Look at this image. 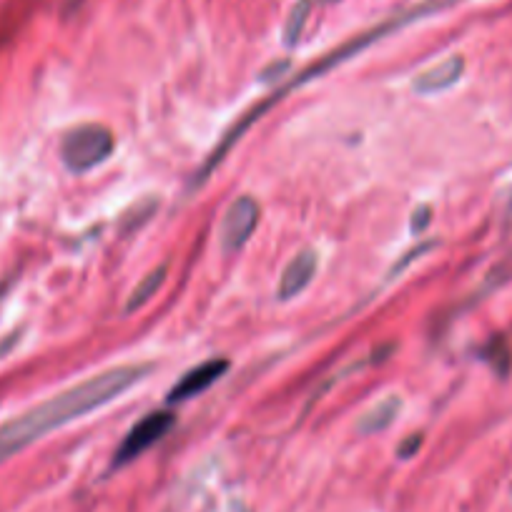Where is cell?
Masks as SVG:
<instances>
[{
	"instance_id": "cell-1",
	"label": "cell",
	"mask_w": 512,
	"mask_h": 512,
	"mask_svg": "<svg viewBox=\"0 0 512 512\" xmlns=\"http://www.w3.org/2000/svg\"><path fill=\"white\" fill-rule=\"evenodd\" d=\"M151 369H154V364L149 362L118 364V367L93 374V377L83 379L71 390L61 392V395L36 405L33 410L8 420L6 425H0V462H6L8 457L46 437L48 432L61 430V427L71 425L73 420H81V417L111 405L123 392L131 390L134 384L144 382Z\"/></svg>"
},
{
	"instance_id": "cell-2",
	"label": "cell",
	"mask_w": 512,
	"mask_h": 512,
	"mask_svg": "<svg viewBox=\"0 0 512 512\" xmlns=\"http://www.w3.org/2000/svg\"><path fill=\"white\" fill-rule=\"evenodd\" d=\"M460 3H462V0H422V3H417V6L407 8V11L395 13V16L387 18V21H382V23H377V26L367 28V31L357 33V36H354V38L344 41L342 46H337V48H334V51H329L327 56L319 58L317 63H312V66H307V68H304V71H299L297 76L292 78V81L284 83V86L277 88V91H274V93H269V96L264 98V101L256 103L254 108H249V111H246L244 116H241L239 121H236L234 126L229 128V131H226V136H224V139H221V144L216 146L214 151H211L209 159L204 161V166H201V169L196 171V176H194V186H196V189H199L201 184H206V179H209V176H211V171H214L216 166H219L221 161L226 159V154H229V151L234 149V146L239 144L241 139H244L246 131H249V128L254 126V123L259 121V118H262L264 113L269 111V108L277 106V103L282 101V98H287L289 93L294 91V88H302V86H307V83L317 81V78L327 76V73L332 71V68H337V66H342V63L352 61L354 56H359V53H362V51H367L369 46H374V43L382 41V38L392 36V33H397V31H402V28L412 26V23L422 21V18L437 16V13L447 11V8L460 6Z\"/></svg>"
},
{
	"instance_id": "cell-3",
	"label": "cell",
	"mask_w": 512,
	"mask_h": 512,
	"mask_svg": "<svg viewBox=\"0 0 512 512\" xmlns=\"http://www.w3.org/2000/svg\"><path fill=\"white\" fill-rule=\"evenodd\" d=\"M116 149V136L103 123H81L66 131L61 141V159L71 174H86L96 169Z\"/></svg>"
},
{
	"instance_id": "cell-4",
	"label": "cell",
	"mask_w": 512,
	"mask_h": 512,
	"mask_svg": "<svg viewBox=\"0 0 512 512\" xmlns=\"http://www.w3.org/2000/svg\"><path fill=\"white\" fill-rule=\"evenodd\" d=\"M176 425V415L171 412H151L144 420L136 422L128 435L123 437L121 447L116 450V457H113V467H123L126 462L136 460V457L144 455L149 447H154L156 442L164 440Z\"/></svg>"
},
{
	"instance_id": "cell-5",
	"label": "cell",
	"mask_w": 512,
	"mask_h": 512,
	"mask_svg": "<svg viewBox=\"0 0 512 512\" xmlns=\"http://www.w3.org/2000/svg\"><path fill=\"white\" fill-rule=\"evenodd\" d=\"M259 216H262V206L254 196H239L234 204L226 209L224 219L219 226V246L224 254H236L244 249L246 241L251 239L254 229L259 226Z\"/></svg>"
},
{
	"instance_id": "cell-6",
	"label": "cell",
	"mask_w": 512,
	"mask_h": 512,
	"mask_svg": "<svg viewBox=\"0 0 512 512\" xmlns=\"http://www.w3.org/2000/svg\"><path fill=\"white\" fill-rule=\"evenodd\" d=\"M226 369H229V359H221V357L206 359V362L196 364L194 369H189V372H186L184 377L174 384V387H171L166 400L186 402V400H191V397L201 395V392L209 390L211 384H216L221 377H224Z\"/></svg>"
},
{
	"instance_id": "cell-7",
	"label": "cell",
	"mask_w": 512,
	"mask_h": 512,
	"mask_svg": "<svg viewBox=\"0 0 512 512\" xmlns=\"http://www.w3.org/2000/svg\"><path fill=\"white\" fill-rule=\"evenodd\" d=\"M317 269H319L317 251L307 249V251H302V254L294 256L292 262L287 264V269H284L282 279H279V289H277L279 299L289 302V299L299 297V294H302L304 289L314 282V277H317Z\"/></svg>"
},
{
	"instance_id": "cell-8",
	"label": "cell",
	"mask_w": 512,
	"mask_h": 512,
	"mask_svg": "<svg viewBox=\"0 0 512 512\" xmlns=\"http://www.w3.org/2000/svg\"><path fill=\"white\" fill-rule=\"evenodd\" d=\"M462 73H465V58L450 56L442 63H437V66H432L430 71L420 73L415 81V91L422 93V96L447 91V88L455 86V83L460 81Z\"/></svg>"
},
{
	"instance_id": "cell-9",
	"label": "cell",
	"mask_w": 512,
	"mask_h": 512,
	"mask_svg": "<svg viewBox=\"0 0 512 512\" xmlns=\"http://www.w3.org/2000/svg\"><path fill=\"white\" fill-rule=\"evenodd\" d=\"M400 410H402V397H397V395L384 397V400L377 402L372 410L364 412L362 420H359V425H357V430L362 432V435H372V432L387 430V427L395 422V417L400 415Z\"/></svg>"
},
{
	"instance_id": "cell-10",
	"label": "cell",
	"mask_w": 512,
	"mask_h": 512,
	"mask_svg": "<svg viewBox=\"0 0 512 512\" xmlns=\"http://www.w3.org/2000/svg\"><path fill=\"white\" fill-rule=\"evenodd\" d=\"M164 284H166V267H159V269H154V272L146 274V277L136 284V289L131 292V297H128L126 314L136 312V309H144L146 304H149L151 299L161 292V287H164Z\"/></svg>"
},
{
	"instance_id": "cell-11",
	"label": "cell",
	"mask_w": 512,
	"mask_h": 512,
	"mask_svg": "<svg viewBox=\"0 0 512 512\" xmlns=\"http://www.w3.org/2000/svg\"><path fill=\"white\" fill-rule=\"evenodd\" d=\"M159 196H144L141 201H136L131 209L126 211V214L121 216V234H134V231H139L141 226H146L151 221V216L156 214V209H159Z\"/></svg>"
},
{
	"instance_id": "cell-12",
	"label": "cell",
	"mask_w": 512,
	"mask_h": 512,
	"mask_svg": "<svg viewBox=\"0 0 512 512\" xmlns=\"http://www.w3.org/2000/svg\"><path fill=\"white\" fill-rule=\"evenodd\" d=\"M309 11H312V0H299L297 6L292 8V13H289L287 26H284V43H287L289 48L297 46L299 38H302L304 23H307Z\"/></svg>"
},
{
	"instance_id": "cell-13",
	"label": "cell",
	"mask_w": 512,
	"mask_h": 512,
	"mask_svg": "<svg viewBox=\"0 0 512 512\" xmlns=\"http://www.w3.org/2000/svg\"><path fill=\"white\" fill-rule=\"evenodd\" d=\"M420 447H422V435H410L400 447H397V455H400L402 460H410Z\"/></svg>"
},
{
	"instance_id": "cell-14",
	"label": "cell",
	"mask_w": 512,
	"mask_h": 512,
	"mask_svg": "<svg viewBox=\"0 0 512 512\" xmlns=\"http://www.w3.org/2000/svg\"><path fill=\"white\" fill-rule=\"evenodd\" d=\"M412 216H415V219H412V231H415V234L430 224V209H427V206H420Z\"/></svg>"
},
{
	"instance_id": "cell-15",
	"label": "cell",
	"mask_w": 512,
	"mask_h": 512,
	"mask_svg": "<svg viewBox=\"0 0 512 512\" xmlns=\"http://www.w3.org/2000/svg\"><path fill=\"white\" fill-rule=\"evenodd\" d=\"M287 68H289V61L274 63L272 68H267V71L262 73V78H264V81H272V78H279V73H282V71H287Z\"/></svg>"
},
{
	"instance_id": "cell-16",
	"label": "cell",
	"mask_w": 512,
	"mask_h": 512,
	"mask_svg": "<svg viewBox=\"0 0 512 512\" xmlns=\"http://www.w3.org/2000/svg\"><path fill=\"white\" fill-rule=\"evenodd\" d=\"M16 342H18V332H16V334H11V337H8V342L0 344V357H3V354H6L8 349H11L13 344H16Z\"/></svg>"
},
{
	"instance_id": "cell-17",
	"label": "cell",
	"mask_w": 512,
	"mask_h": 512,
	"mask_svg": "<svg viewBox=\"0 0 512 512\" xmlns=\"http://www.w3.org/2000/svg\"><path fill=\"white\" fill-rule=\"evenodd\" d=\"M319 3H339V0H319Z\"/></svg>"
},
{
	"instance_id": "cell-18",
	"label": "cell",
	"mask_w": 512,
	"mask_h": 512,
	"mask_svg": "<svg viewBox=\"0 0 512 512\" xmlns=\"http://www.w3.org/2000/svg\"><path fill=\"white\" fill-rule=\"evenodd\" d=\"M239 512H244V510H239Z\"/></svg>"
}]
</instances>
